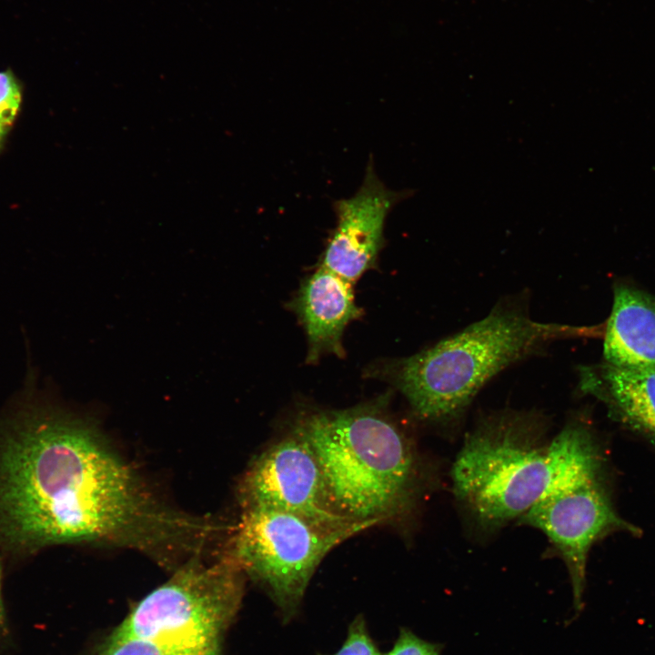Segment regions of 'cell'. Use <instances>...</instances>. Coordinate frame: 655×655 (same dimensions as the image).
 Wrapping results in <instances>:
<instances>
[{
    "instance_id": "15",
    "label": "cell",
    "mask_w": 655,
    "mask_h": 655,
    "mask_svg": "<svg viewBox=\"0 0 655 655\" xmlns=\"http://www.w3.org/2000/svg\"><path fill=\"white\" fill-rule=\"evenodd\" d=\"M22 103L19 81L11 71L0 72V123L10 129Z\"/></svg>"
},
{
    "instance_id": "10",
    "label": "cell",
    "mask_w": 655,
    "mask_h": 655,
    "mask_svg": "<svg viewBox=\"0 0 655 655\" xmlns=\"http://www.w3.org/2000/svg\"><path fill=\"white\" fill-rule=\"evenodd\" d=\"M581 393L601 401L609 415L655 446V371L625 368L605 360L579 366Z\"/></svg>"
},
{
    "instance_id": "4",
    "label": "cell",
    "mask_w": 655,
    "mask_h": 655,
    "mask_svg": "<svg viewBox=\"0 0 655 655\" xmlns=\"http://www.w3.org/2000/svg\"><path fill=\"white\" fill-rule=\"evenodd\" d=\"M294 428L311 446L340 515L380 524L407 513L415 502L417 454L378 403L307 413Z\"/></svg>"
},
{
    "instance_id": "9",
    "label": "cell",
    "mask_w": 655,
    "mask_h": 655,
    "mask_svg": "<svg viewBox=\"0 0 655 655\" xmlns=\"http://www.w3.org/2000/svg\"><path fill=\"white\" fill-rule=\"evenodd\" d=\"M414 194L409 188L397 191L387 187L378 176L370 156L358 191L333 203L337 224L320 266L351 284L356 281L373 266L383 247L388 214Z\"/></svg>"
},
{
    "instance_id": "12",
    "label": "cell",
    "mask_w": 655,
    "mask_h": 655,
    "mask_svg": "<svg viewBox=\"0 0 655 655\" xmlns=\"http://www.w3.org/2000/svg\"><path fill=\"white\" fill-rule=\"evenodd\" d=\"M603 356L617 367L655 371V296L626 285L614 287Z\"/></svg>"
},
{
    "instance_id": "2",
    "label": "cell",
    "mask_w": 655,
    "mask_h": 655,
    "mask_svg": "<svg viewBox=\"0 0 655 655\" xmlns=\"http://www.w3.org/2000/svg\"><path fill=\"white\" fill-rule=\"evenodd\" d=\"M547 418L503 410L467 438L451 470L457 499L487 529L520 518L537 501L600 456L589 424L571 418L552 438Z\"/></svg>"
},
{
    "instance_id": "5",
    "label": "cell",
    "mask_w": 655,
    "mask_h": 655,
    "mask_svg": "<svg viewBox=\"0 0 655 655\" xmlns=\"http://www.w3.org/2000/svg\"><path fill=\"white\" fill-rule=\"evenodd\" d=\"M377 524L333 526L276 509H243L227 550L266 590L287 623L297 616L309 581L328 553Z\"/></svg>"
},
{
    "instance_id": "18",
    "label": "cell",
    "mask_w": 655,
    "mask_h": 655,
    "mask_svg": "<svg viewBox=\"0 0 655 655\" xmlns=\"http://www.w3.org/2000/svg\"><path fill=\"white\" fill-rule=\"evenodd\" d=\"M4 620V610H3V604H2V598H1V568H0V627L3 623Z\"/></svg>"
},
{
    "instance_id": "6",
    "label": "cell",
    "mask_w": 655,
    "mask_h": 655,
    "mask_svg": "<svg viewBox=\"0 0 655 655\" xmlns=\"http://www.w3.org/2000/svg\"><path fill=\"white\" fill-rule=\"evenodd\" d=\"M245 572L226 549L183 562L173 576L146 595L108 641L130 638L220 642L243 597Z\"/></svg>"
},
{
    "instance_id": "14",
    "label": "cell",
    "mask_w": 655,
    "mask_h": 655,
    "mask_svg": "<svg viewBox=\"0 0 655 655\" xmlns=\"http://www.w3.org/2000/svg\"><path fill=\"white\" fill-rule=\"evenodd\" d=\"M326 655V654H318ZM330 655H382L371 638L366 620L358 616L350 623L348 635L342 646Z\"/></svg>"
},
{
    "instance_id": "13",
    "label": "cell",
    "mask_w": 655,
    "mask_h": 655,
    "mask_svg": "<svg viewBox=\"0 0 655 655\" xmlns=\"http://www.w3.org/2000/svg\"><path fill=\"white\" fill-rule=\"evenodd\" d=\"M220 643L182 639L130 638L107 641L100 655H221Z\"/></svg>"
},
{
    "instance_id": "8",
    "label": "cell",
    "mask_w": 655,
    "mask_h": 655,
    "mask_svg": "<svg viewBox=\"0 0 655 655\" xmlns=\"http://www.w3.org/2000/svg\"><path fill=\"white\" fill-rule=\"evenodd\" d=\"M238 496L242 509H276L333 526L361 522L335 509L317 457L295 428L252 460L241 479Z\"/></svg>"
},
{
    "instance_id": "17",
    "label": "cell",
    "mask_w": 655,
    "mask_h": 655,
    "mask_svg": "<svg viewBox=\"0 0 655 655\" xmlns=\"http://www.w3.org/2000/svg\"><path fill=\"white\" fill-rule=\"evenodd\" d=\"M8 130H9V129H8L7 127H5L4 125H2V124L0 123V149H1L2 146H3L5 137L6 134H7V132H8Z\"/></svg>"
},
{
    "instance_id": "1",
    "label": "cell",
    "mask_w": 655,
    "mask_h": 655,
    "mask_svg": "<svg viewBox=\"0 0 655 655\" xmlns=\"http://www.w3.org/2000/svg\"><path fill=\"white\" fill-rule=\"evenodd\" d=\"M25 404L0 444V534L24 546L86 542L177 565L203 549L211 519L167 506L94 427L44 405L28 374Z\"/></svg>"
},
{
    "instance_id": "3",
    "label": "cell",
    "mask_w": 655,
    "mask_h": 655,
    "mask_svg": "<svg viewBox=\"0 0 655 655\" xmlns=\"http://www.w3.org/2000/svg\"><path fill=\"white\" fill-rule=\"evenodd\" d=\"M580 335V328L532 319L529 293L522 291L499 299L484 318L399 360L395 382L419 418L452 422L500 371Z\"/></svg>"
},
{
    "instance_id": "11",
    "label": "cell",
    "mask_w": 655,
    "mask_h": 655,
    "mask_svg": "<svg viewBox=\"0 0 655 655\" xmlns=\"http://www.w3.org/2000/svg\"><path fill=\"white\" fill-rule=\"evenodd\" d=\"M294 307L306 328L308 361L323 353L340 357L344 329L360 314L351 283L320 266L301 286Z\"/></svg>"
},
{
    "instance_id": "7",
    "label": "cell",
    "mask_w": 655,
    "mask_h": 655,
    "mask_svg": "<svg viewBox=\"0 0 655 655\" xmlns=\"http://www.w3.org/2000/svg\"><path fill=\"white\" fill-rule=\"evenodd\" d=\"M603 458L585 465L537 501L520 522L541 530L562 558L570 578L577 613L583 609L588 555L594 543L615 532L640 533L613 507Z\"/></svg>"
},
{
    "instance_id": "16",
    "label": "cell",
    "mask_w": 655,
    "mask_h": 655,
    "mask_svg": "<svg viewBox=\"0 0 655 655\" xmlns=\"http://www.w3.org/2000/svg\"><path fill=\"white\" fill-rule=\"evenodd\" d=\"M443 646L419 638L409 629L401 628L392 649L386 655H441Z\"/></svg>"
}]
</instances>
